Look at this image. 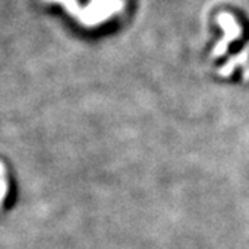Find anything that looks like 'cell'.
<instances>
[{
  "mask_svg": "<svg viewBox=\"0 0 249 249\" xmlns=\"http://www.w3.org/2000/svg\"><path fill=\"white\" fill-rule=\"evenodd\" d=\"M216 23L219 27L224 29V38H221L215 48L212 51V57H219L222 54H225V51L228 48V44L236 41L240 36V26L237 24L236 18L228 12H222L216 15Z\"/></svg>",
  "mask_w": 249,
  "mask_h": 249,
  "instance_id": "7a4b0ae2",
  "label": "cell"
},
{
  "mask_svg": "<svg viewBox=\"0 0 249 249\" xmlns=\"http://www.w3.org/2000/svg\"><path fill=\"white\" fill-rule=\"evenodd\" d=\"M8 195V182H6V168L0 162V204Z\"/></svg>",
  "mask_w": 249,
  "mask_h": 249,
  "instance_id": "277c9868",
  "label": "cell"
},
{
  "mask_svg": "<svg viewBox=\"0 0 249 249\" xmlns=\"http://www.w3.org/2000/svg\"><path fill=\"white\" fill-rule=\"evenodd\" d=\"M48 2H57V3H60L71 15L75 17V18H78V15L81 12V8H80L77 0H48Z\"/></svg>",
  "mask_w": 249,
  "mask_h": 249,
  "instance_id": "3957f363",
  "label": "cell"
},
{
  "mask_svg": "<svg viewBox=\"0 0 249 249\" xmlns=\"http://www.w3.org/2000/svg\"><path fill=\"white\" fill-rule=\"evenodd\" d=\"M123 0H92L90 5L81 9L78 20L83 26L95 27L102 24L105 20L111 18L123 9Z\"/></svg>",
  "mask_w": 249,
  "mask_h": 249,
  "instance_id": "6da1fadb",
  "label": "cell"
}]
</instances>
